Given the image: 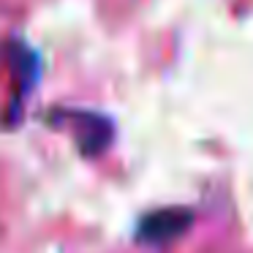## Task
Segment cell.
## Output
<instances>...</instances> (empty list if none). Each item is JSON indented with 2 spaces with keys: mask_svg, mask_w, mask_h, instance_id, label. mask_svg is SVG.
Listing matches in <instances>:
<instances>
[{
  "mask_svg": "<svg viewBox=\"0 0 253 253\" xmlns=\"http://www.w3.org/2000/svg\"><path fill=\"white\" fill-rule=\"evenodd\" d=\"M60 120L71 128L74 139H77V147L82 150V155L93 158V155H101L115 139V126H112L109 117L98 115V112H63Z\"/></svg>",
  "mask_w": 253,
  "mask_h": 253,
  "instance_id": "cell-1",
  "label": "cell"
},
{
  "mask_svg": "<svg viewBox=\"0 0 253 253\" xmlns=\"http://www.w3.org/2000/svg\"><path fill=\"white\" fill-rule=\"evenodd\" d=\"M3 57H6L8 68H11L14 79H17V84H19V90H22V93L33 90L36 82H39V77H41L39 55H36L25 41L14 39V41H6V44H3Z\"/></svg>",
  "mask_w": 253,
  "mask_h": 253,
  "instance_id": "cell-3",
  "label": "cell"
},
{
  "mask_svg": "<svg viewBox=\"0 0 253 253\" xmlns=\"http://www.w3.org/2000/svg\"><path fill=\"white\" fill-rule=\"evenodd\" d=\"M191 226V212L180 207H164L155 210V212L144 215L139 220L136 237L147 245H166V242L177 240L182 231Z\"/></svg>",
  "mask_w": 253,
  "mask_h": 253,
  "instance_id": "cell-2",
  "label": "cell"
}]
</instances>
